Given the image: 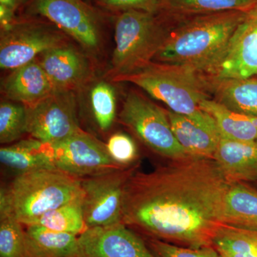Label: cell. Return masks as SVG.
Returning <instances> with one entry per match:
<instances>
[{"instance_id":"cell-13","label":"cell","mask_w":257,"mask_h":257,"mask_svg":"<svg viewBox=\"0 0 257 257\" xmlns=\"http://www.w3.org/2000/svg\"><path fill=\"white\" fill-rule=\"evenodd\" d=\"M72 257H157L123 223L87 228L77 237Z\"/></svg>"},{"instance_id":"cell-2","label":"cell","mask_w":257,"mask_h":257,"mask_svg":"<svg viewBox=\"0 0 257 257\" xmlns=\"http://www.w3.org/2000/svg\"><path fill=\"white\" fill-rule=\"evenodd\" d=\"M246 10L179 19L155 59L207 73L223 55Z\"/></svg>"},{"instance_id":"cell-16","label":"cell","mask_w":257,"mask_h":257,"mask_svg":"<svg viewBox=\"0 0 257 257\" xmlns=\"http://www.w3.org/2000/svg\"><path fill=\"white\" fill-rule=\"evenodd\" d=\"M214 160L226 182H257V139L242 142L221 135Z\"/></svg>"},{"instance_id":"cell-24","label":"cell","mask_w":257,"mask_h":257,"mask_svg":"<svg viewBox=\"0 0 257 257\" xmlns=\"http://www.w3.org/2000/svg\"><path fill=\"white\" fill-rule=\"evenodd\" d=\"M83 197L42 214L30 225L79 236L87 229L82 207ZM28 225V226H30Z\"/></svg>"},{"instance_id":"cell-11","label":"cell","mask_w":257,"mask_h":257,"mask_svg":"<svg viewBox=\"0 0 257 257\" xmlns=\"http://www.w3.org/2000/svg\"><path fill=\"white\" fill-rule=\"evenodd\" d=\"M207 74L214 79L257 75V1L246 10L224 53Z\"/></svg>"},{"instance_id":"cell-20","label":"cell","mask_w":257,"mask_h":257,"mask_svg":"<svg viewBox=\"0 0 257 257\" xmlns=\"http://www.w3.org/2000/svg\"><path fill=\"white\" fill-rule=\"evenodd\" d=\"M0 162L17 175L34 170L54 168L47 155L45 143L34 138L2 147Z\"/></svg>"},{"instance_id":"cell-34","label":"cell","mask_w":257,"mask_h":257,"mask_svg":"<svg viewBox=\"0 0 257 257\" xmlns=\"http://www.w3.org/2000/svg\"><path fill=\"white\" fill-rule=\"evenodd\" d=\"M255 77H257V75H256V76H255Z\"/></svg>"},{"instance_id":"cell-28","label":"cell","mask_w":257,"mask_h":257,"mask_svg":"<svg viewBox=\"0 0 257 257\" xmlns=\"http://www.w3.org/2000/svg\"><path fill=\"white\" fill-rule=\"evenodd\" d=\"M27 133L26 106L13 101L0 104V143L12 144Z\"/></svg>"},{"instance_id":"cell-29","label":"cell","mask_w":257,"mask_h":257,"mask_svg":"<svg viewBox=\"0 0 257 257\" xmlns=\"http://www.w3.org/2000/svg\"><path fill=\"white\" fill-rule=\"evenodd\" d=\"M109 156L123 168L133 167L138 160V151L133 139L124 133L111 135L105 144Z\"/></svg>"},{"instance_id":"cell-8","label":"cell","mask_w":257,"mask_h":257,"mask_svg":"<svg viewBox=\"0 0 257 257\" xmlns=\"http://www.w3.org/2000/svg\"><path fill=\"white\" fill-rule=\"evenodd\" d=\"M45 147L54 168L78 178L123 168L109 156L105 144L82 130Z\"/></svg>"},{"instance_id":"cell-18","label":"cell","mask_w":257,"mask_h":257,"mask_svg":"<svg viewBox=\"0 0 257 257\" xmlns=\"http://www.w3.org/2000/svg\"><path fill=\"white\" fill-rule=\"evenodd\" d=\"M209 79L214 100L231 110L257 116V77Z\"/></svg>"},{"instance_id":"cell-23","label":"cell","mask_w":257,"mask_h":257,"mask_svg":"<svg viewBox=\"0 0 257 257\" xmlns=\"http://www.w3.org/2000/svg\"><path fill=\"white\" fill-rule=\"evenodd\" d=\"M257 0H160L159 10L168 16L183 19L233 10H246Z\"/></svg>"},{"instance_id":"cell-1","label":"cell","mask_w":257,"mask_h":257,"mask_svg":"<svg viewBox=\"0 0 257 257\" xmlns=\"http://www.w3.org/2000/svg\"><path fill=\"white\" fill-rule=\"evenodd\" d=\"M229 184L210 159L187 157L136 171L125 187L122 223L179 246H213Z\"/></svg>"},{"instance_id":"cell-4","label":"cell","mask_w":257,"mask_h":257,"mask_svg":"<svg viewBox=\"0 0 257 257\" xmlns=\"http://www.w3.org/2000/svg\"><path fill=\"white\" fill-rule=\"evenodd\" d=\"M116 82L132 83L142 88L157 100L162 101L177 114L202 119L207 113L201 109L200 103L210 99L209 79L185 66L151 62L127 75L111 78Z\"/></svg>"},{"instance_id":"cell-14","label":"cell","mask_w":257,"mask_h":257,"mask_svg":"<svg viewBox=\"0 0 257 257\" xmlns=\"http://www.w3.org/2000/svg\"><path fill=\"white\" fill-rule=\"evenodd\" d=\"M171 127L180 146L187 156L214 160L220 132L215 120L208 114L202 119L166 110Z\"/></svg>"},{"instance_id":"cell-7","label":"cell","mask_w":257,"mask_h":257,"mask_svg":"<svg viewBox=\"0 0 257 257\" xmlns=\"http://www.w3.org/2000/svg\"><path fill=\"white\" fill-rule=\"evenodd\" d=\"M138 165L81 178L87 228L122 223L125 187Z\"/></svg>"},{"instance_id":"cell-26","label":"cell","mask_w":257,"mask_h":257,"mask_svg":"<svg viewBox=\"0 0 257 257\" xmlns=\"http://www.w3.org/2000/svg\"><path fill=\"white\" fill-rule=\"evenodd\" d=\"M93 121L101 133L109 131L116 117V98L114 89L104 82L93 87L89 97Z\"/></svg>"},{"instance_id":"cell-25","label":"cell","mask_w":257,"mask_h":257,"mask_svg":"<svg viewBox=\"0 0 257 257\" xmlns=\"http://www.w3.org/2000/svg\"><path fill=\"white\" fill-rule=\"evenodd\" d=\"M217 251H229L257 257V230L223 224L213 241Z\"/></svg>"},{"instance_id":"cell-30","label":"cell","mask_w":257,"mask_h":257,"mask_svg":"<svg viewBox=\"0 0 257 257\" xmlns=\"http://www.w3.org/2000/svg\"><path fill=\"white\" fill-rule=\"evenodd\" d=\"M147 245L157 257H211L204 248L186 247L154 238L149 240Z\"/></svg>"},{"instance_id":"cell-32","label":"cell","mask_w":257,"mask_h":257,"mask_svg":"<svg viewBox=\"0 0 257 257\" xmlns=\"http://www.w3.org/2000/svg\"><path fill=\"white\" fill-rule=\"evenodd\" d=\"M24 0H0V5L15 13Z\"/></svg>"},{"instance_id":"cell-21","label":"cell","mask_w":257,"mask_h":257,"mask_svg":"<svg viewBox=\"0 0 257 257\" xmlns=\"http://www.w3.org/2000/svg\"><path fill=\"white\" fill-rule=\"evenodd\" d=\"M199 106L215 120L223 138L242 142L256 140L257 116L231 110L214 99H204Z\"/></svg>"},{"instance_id":"cell-10","label":"cell","mask_w":257,"mask_h":257,"mask_svg":"<svg viewBox=\"0 0 257 257\" xmlns=\"http://www.w3.org/2000/svg\"><path fill=\"white\" fill-rule=\"evenodd\" d=\"M64 38L60 32L43 25L15 23L2 32L0 67L14 70L47 51L65 45Z\"/></svg>"},{"instance_id":"cell-6","label":"cell","mask_w":257,"mask_h":257,"mask_svg":"<svg viewBox=\"0 0 257 257\" xmlns=\"http://www.w3.org/2000/svg\"><path fill=\"white\" fill-rule=\"evenodd\" d=\"M119 121L152 152L170 160L187 156L176 139L167 111L137 92L128 94Z\"/></svg>"},{"instance_id":"cell-12","label":"cell","mask_w":257,"mask_h":257,"mask_svg":"<svg viewBox=\"0 0 257 257\" xmlns=\"http://www.w3.org/2000/svg\"><path fill=\"white\" fill-rule=\"evenodd\" d=\"M30 10L48 19L86 50L99 47L97 17L82 0H31Z\"/></svg>"},{"instance_id":"cell-17","label":"cell","mask_w":257,"mask_h":257,"mask_svg":"<svg viewBox=\"0 0 257 257\" xmlns=\"http://www.w3.org/2000/svg\"><path fill=\"white\" fill-rule=\"evenodd\" d=\"M7 99L26 106L36 104L57 92L36 60L13 70L2 84Z\"/></svg>"},{"instance_id":"cell-31","label":"cell","mask_w":257,"mask_h":257,"mask_svg":"<svg viewBox=\"0 0 257 257\" xmlns=\"http://www.w3.org/2000/svg\"><path fill=\"white\" fill-rule=\"evenodd\" d=\"M100 4L113 11L139 10L156 13L159 10L160 0H99Z\"/></svg>"},{"instance_id":"cell-19","label":"cell","mask_w":257,"mask_h":257,"mask_svg":"<svg viewBox=\"0 0 257 257\" xmlns=\"http://www.w3.org/2000/svg\"><path fill=\"white\" fill-rule=\"evenodd\" d=\"M223 223L257 230V189L246 182L229 184L225 197Z\"/></svg>"},{"instance_id":"cell-15","label":"cell","mask_w":257,"mask_h":257,"mask_svg":"<svg viewBox=\"0 0 257 257\" xmlns=\"http://www.w3.org/2000/svg\"><path fill=\"white\" fill-rule=\"evenodd\" d=\"M40 56L39 62L57 92H73L89 79V64L73 47L62 45Z\"/></svg>"},{"instance_id":"cell-3","label":"cell","mask_w":257,"mask_h":257,"mask_svg":"<svg viewBox=\"0 0 257 257\" xmlns=\"http://www.w3.org/2000/svg\"><path fill=\"white\" fill-rule=\"evenodd\" d=\"M83 197L81 178L57 169L16 175L0 192V208L28 226L42 214Z\"/></svg>"},{"instance_id":"cell-5","label":"cell","mask_w":257,"mask_h":257,"mask_svg":"<svg viewBox=\"0 0 257 257\" xmlns=\"http://www.w3.org/2000/svg\"><path fill=\"white\" fill-rule=\"evenodd\" d=\"M168 32L155 13L139 10L122 12L115 23L112 77L134 73L151 63Z\"/></svg>"},{"instance_id":"cell-22","label":"cell","mask_w":257,"mask_h":257,"mask_svg":"<svg viewBox=\"0 0 257 257\" xmlns=\"http://www.w3.org/2000/svg\"><path fill=\"white\" fill-rule=\"evenodd\" d=\"M26 227L25 238L30 257L74 256L78 236L38 225H30Z\"/></svg>"},{"instance_id":"cell-27","label":"cell","mask_w":257,"mask_h":257,"mask_svg":"<svg viewBox=\"0 0 257 257\" xmlns=\"http://www.w3.org/2000/svg\"><path fill=\"white\" fill-rule=\"evenodd\" d=\"M0 257H30L23 224L0 208Z\"/></svg>"},{"instance_id":"cell-9","label":"cell","mask_w":257,"mask_h":257,"mask_svg":"<svg viewBox=\"0 0 257 257\" xmlns=\"http://www.w3.org/2000/svg\"><path fill=\"white\" fill-rule=\"evenodd\" d=\"M27 133L45 144H54L80 131L72 92H55L26 106Z\"/></svg>"},{"instance_id":"cell-33","label":"cell","mask_w":257,"mask_h":257,"mask_svg":"<svg viewBox=\"0 0 257 257\" xmlns=\"http://www.w3.org/2000/svg\"><path fill=\"white\" fill-rule=\"evenodd\" d=\"M204 248L205 249V251H207L208 254L211 257H222L213 246H209V247Z\"/></svg>"}]
</instances>
